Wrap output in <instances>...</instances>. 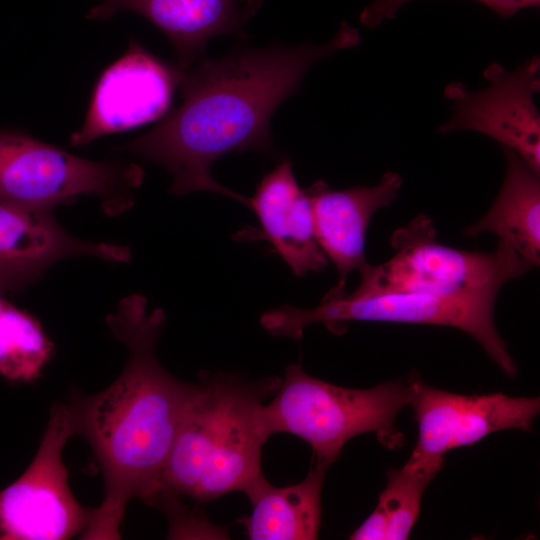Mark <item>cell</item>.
<instances>
[{
	"label": "cell",
	"mask_w": 540,
	"mask_h": 540,
	"mask_svg": "<svg viewBox=\"0 0 540 540\" xmlns=\"http://www.w3.org/2000/svg\"><path fill=\"white\" fill-rule=\"evenodd\" d=\"M75 256L129 262L128 246L91 242L69 234L54 209L0 198V292L35 283L55 263Z\"/></svg>",
	"instance_id": "11"
},
{
	"label": "cell",
	"mask_w": 540,
	"mask_h": 540,
	"mask_svg": "<svg viewBox=\"0 0 540 540\" xmlns=\"http://www.w3.org/2000/svg\"><path fill=\"white\" fill-rule=\"evenodd\" d=\"M143 178L132 161H94L23 131L0 130V198L54 209L92 195L107 215L118 216L133 206Z\"/></svg>",
	"instance_id": "5"
},
{
	"label": "cell",
	"mask_w": 540,
	"mask_h": 540,
	"mask_svg": "<svg viewBox=\"0 0 540 540\" xmlns=\"http://www.w3.org/2000/svg\"><path fill=\"white\" fill-rule=\"evenodd\" d=\"M7 305H8V302L5 299H3L2 293L0 292V316Z\"/></svg>",
	"instance_id": "22"
},
{
	"label": "cell",
	"mask_w": 540,
	"mask_h": 540,
	"mask_svg": "<svg viewBox=\"0 0 540 540\" xmlns=\"http://www.w3.org/2000/svg\"><path fill=\"white\" fill-rule=\"evenodd\" d=\"M262 0H102L86 18L106 20L135 12L159 28L172 45L180 70L206 55L208 41L220 35H243Z\"/></svg>",
	"instance_id": "14"
},
{
	"label": "cell",
	"mask_w": 540,
	"mask_h": 540,
	"mask_svg": "<svg viewBox=\"0 0 540 540\" xmlns=\"http://www.w3.org/2000/svg\"><path fill=\"white\" fill-rule=\"evenodd\" d=\"M230 381L228 374L205 372L201 376L198 392L185 411L169 450L154 501L163 494L194 498L216 440Z\"/></svg>",
	"instance_id": "16"
},
{
	"label": "cell",
	"mask_w": 540,
	"mask_h": 540,
	"mask_svg": "<svg viewBox=\"0 0 540 540\" xmlns=\"http://www.w3.org/2000/svg\"><path fill=\"white\" fill-rule=\"evenodd\" d=\"M408 384L387 382L371 389H350L314 378L299 364H290L277 394L261 404L265 434L289 433L306 441L316 463L330 466L347 441L374 433L383 446L398 449L404 438L395 419L409 405Z\"/></svg>",
	"instance_id": "3"
},
{
	"label": "cell",
	"mask_w": 540,
	"mask_h": 540,
	"mask_svg": "<svg viewBox=\"0 0 540 540\" xmlns=\"http://www.w3.org/2000/svg\"><path fill=\"white\" fill-rule=\"evenodd\" d=\"M329 466L316 463L299 483L275 487L265 477L247 493L253 509L240 520L251 540H312L321 523V491Z\"/></svg>",
	"instance_id": "18"
},
{
	"label": "cell",
	"mask_w": 540,
	"mask_h": 540,
	"mask_svg": "<svg viewBox=\"0 0 540 540\" xmlns=\"http://www.w3.org/2000/svg\"><path fill=\"white\" fill-rule=\"evenodd\" d=\"M402 184L399 173L387 172L370 186L333 189L317 180L305 189L316 241L338 272L334 288L346 289L348 274L368 264L365 241L370 220L398 197Z\"/></svg>",
	"instance_id": "13"
},
{
	"label": "cell",
	"mask_w": 540,
	"mask_h": 540,
	"mask_svg": "<svg viewBox=\"0 0 540 540\" xmlns=\"http://www.w3.org/2000/svg\"><path fill=\"white\" fill-rule=\"evenodd\" d=\"M74 434L69 405L55 404L33 461L0 491V540H65L88 527L95 509L75 499L62 461Z\"/></svg>",
	"instance_id": "7"
},
{
	"label": "cell",
	"mask_w": 540,
	"mask_h": 540,
	"mask_svg": "<svg viewBox=\"0 0 540 540\" xmlns=\"http://www.w3.org/2000/svg\"><path fill=\"white\" fill-rule=\"evenodd\" d=\"M165 312L147 310V299L130 294L106 317L113 336L128 348L127 363L106 389L70 404L75 434L97 458L105 494L83 539L115 540L130 499L153 502L181 419L199 384L178 380L156 356Z\"/></svg>",
	"instance_id": "2"
},
{
	"label": "cell",
	"mask_w": 540,
	"mask_h": 540,
	"mask_svg": "<svg viewBox=\"0 0 540 540\" xmlns=\"http://www.w3.org/2000/svg\"><path fill=\"white\" fill-rule=\"evenodd\" d=\"M395 254L359 271V293L419 292L459 295L500 289L531 269L511 247L499 242L491 252H470L437 241L433 221L419 214L394 231Z\"/></svg>",
	"instance_id": "6"
},
{
	"label": "cell",
	"mask_w": 540,
	"mask_h": 540,
	"mask_svg": "<svg viewBox=\"0 0 540 540\" xmlns=\"http://www.w3.org/2000/svg\"><path fill=\"white\" fill-rule=\"evenodd\" d=\"M483 75L489 85L478 91L460 82L445 87V97L453 102V114L439 131L485 134L514 151L540 174V114L535 103L540 91L539 57L513 71L492 62Z\"/></svg>",
	"instance_id": "8"
},
{
	"label": "cell",
	"mask_w": 540,
	"mask_h": 540,
	"mask_svg": "<svg viewBox=\"0 0 540 540\" xmlns=\"http://www.w3.org/2000/svg\"><path fill=\"white\" fill-rule=\"evenodd\" d=\"M443 459L410 456L388 473L387 484L373 512L350 535L352 540H404L418 519L425 488L440 470Z\"/></svg>",
	"instance_id": "19"
},
{
	"label": "cell",
	"mask_w": 540,
	"mask_h": 540,
	"mask_svg": "<svg viewBox=\"0 0 540 540\" xmlns=\"http://www.w3.org/2000/svg\"><path fill=\"white\" fill-rule=\"evenodd\" d=\"M280 383L275 377L250 382L231 375L216 440L194 499L208 501L234 491L246 494L264 477L261 453L269 437L259 410L262 399L277 391Z\"/></svg>",
	"instance_id": "12"
},
{
	"label": "cell",
	"mask_w": 540,
	"mask_h": 540,
	"mask_svg": "<svg viewBox=\"0 0 540 540\" xmlns=\"http://www.w3.org/2000/svg\"><path fill=\"white\" fill-rule=\"evenodd\" d=\"M408 382L409 405L418 423L415 457L443 459L446 452L497 431H529L540 411L539 398L454 394L430 387L416 375Z\"/></svg>",
	"instance_id": "9"
},
{
	"label": "cell",
	"mask_w": 540,
	"mask_h": 540,
	"mask_svg": "<svg viewBox=\"0 0 540 540\" xmlns=\"http://www.w3.org/2000/svg\"><path fill=\"white\" fill-rule=\"evenodd\" d=\"M179 79L175 64L132 41L125 54L99 77L84 123L71 134L70 145H86L160 118L171 104Z\"/></svg>",
	"instance_id": "10"
},
{
	"label": "cell",
	"mask_w": 540,
	"mask_h": 540,
	"mask_svg": "<svg viewBox=\"0 0 540 540\" xmlns=\"http://www.w3.org/2000/svg\"><path fill=\"white\" fill-rule=\"evenodd\" d=\"M360 42L359 31L342 21L321 45L275 43L237 48L220 58L204 55L184 70L177 67L181 104L114 150L166 168L173 194L212 191L247 206L248 197L212 177V164L233 152L275 154L270 121L276 109L299 88L312 64Z\"/></svg>",
	"instance_id": "1"
},
{
	"label": "cell",
	"mask_w": 540,
	"mask_h": 540,
	"mask_svg": "<svg viewBox=\"0 0 540 540\" xmlns=\"http://www.w3.org/2000/svg\"><path fill=\"white\" fill-rule=\"evenodd\" d=\"M502 149L506 170L500 191L489 210L464 234L496 235L531 268L536 267L540 263V174L511 149Z\"/></svg>",
	"instance_id": "17"
},
{
	"label": "cell",
	"mask_w": 540,
	"mask_h": 540,
	"mask_svg": "<svg viewBox=\"0 0 540 540\" xmlns=\"http://www.w3.org/2000/svg\"><path fill=\"white\" fill-rule=\"evenodd\" d=\"M413 0H375L367 5L360 14L359 21L362 25L374 28L380 25L386 19L395 17L397 11L405 3ZM501 17L507 18L516 14L518 11L538 7L540 0H476Z\"/></svg>",
	"instance_id": "21"
},
{
	"label": "cell",
	"mask_w": 540,
	"mask_h": 540,
	"mask_svg": "<svg viewBox=\"0 0 540 540\" xmlns=\"http://www.w3.org/2000/svg\"><path fill=\"white\" fill-rule=\"evenodd\" d=\"M247 207L255 212L261 230H242L237 240H267L298 277L327 267L329 260L315 238L308 195L299 187L289 160L280 161L261 179Z\"/></svg>",
	"instance_id": "15"
},
{
	"label": "cell",
	"mask_w": 540,
	"mask_h": 540,
	"mask_svg": "<svg viewBox=\"0 0 540 540\" xmlns=\"http://www.w3.org/2000/svg\"><path fill=\"white\" fill-rule=\"evenodd\" d=\"M499 290L435 295L399 291L348 293L346 289L333 287L316 307L301 309L283 305L263 313L260 323L270 334L292 339H300L304 329L315 323H323L334 333H342L344 323L348 321L450 326L476 339L505 375L514 377L516 363L494 323Z\"/></svg>",
	"instance_id": "4"
},
{
	"label": "cell",
	"mask_w": 540,
	"mask_h": 540,
	"mask_svg": "<svg viewBox=\"0 0 540 540\" xmlns=\"http://www.w3.org/2000/svg\"><path fill=\"white\" fill-rule=\"evenodd\" d=\"M52 351L53 343L40 322L8 303L0 316V374L13 381H32Z\"/></svg>",
	"instance_id": "20"
}]
</instances>
